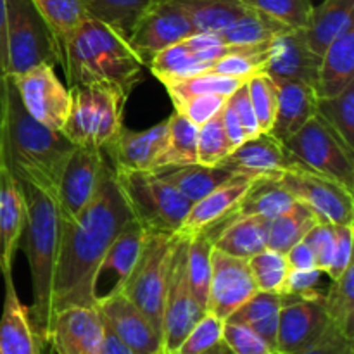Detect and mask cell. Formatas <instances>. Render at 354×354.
Segmentation results:
<instances>
[{"instance_id":"cell-54","label":"cell","mask_w":354,"mask_h":354,"mask_svg":"<svg viewBox=\"0 0 354 354\" xmlns=\"http://www.w3.org/2000/svg\"><path fill=\"white\" fill-rule=\"evenodd\" d=\"M227 102L230 104L232 109H234L235 114H237L239 121H241L242 128H244V131H245V137L252 138V137H256V135L261 133V130H259V127H258V120H256V114H254V111H252L251 99H249L248 86H245V83H242V85L239 86V88L235 90L230 97H228Z\"/></svg>"},{"instance_id":"cell-4","label":"cell","mask_w":354,"mask_h":354,"mask_svg":"<svg viewBox=\"0 0 354 354\" xmlns=\"http://www.w3.org/2000/svg\"><path fill=\"white\" fill-rule=\"evenodd\" d=\"M26 199V225L23 232V251L26 254L31 275L33 303L28 306L31 325L41 346L48 348V324H50V299L57 263L61 213L55 199L31 185H24Z\"/></svg>"},{"instance_id":"cell-20","label":"cell","mask_w":354,"mask_h":354,"mask_svg":"<svg viewBox=\"0 0 354 354\" xmlns=\"http://www.w3.org/2000/svg\"><path fill=\"white\" fill-rule=\"evenodd\" d=\"M2 147V145H0ZM26 225L23 183L14 176L0 151V275H12V263Z\"/></svg>"},{"instance_id":"cell-59","label":"cell","mask_w":354,"mask_h":354,"mask_svg":"<svg viewBox=\"0 0 354 354\" xmlns=\"http://www.w3.org/2000/svg\"><path fill=\"white\" fill-rule=\"evenodd\" d=\"M97 354H133V351L104 325V339Z\"/></svg>"},{"instance_id":"cell-11","label":"cell","mask_w":354,"mask_h":354,"mask_svg":"<svg viewBox=\"0 0 354 354\" xmlns=\"http://www.w3.org/2000/svg\"><path fill=\"white\" fill-rule=\"evenodd\" d=\"M279 180L290 196L304 204L322 223L354 225L353 192L335 180L308 168L290 169Z\"/></svg>"},{"instance_id":"cell-46","label":"cell","mask_w":354,"mask_h":354,"mask_svg":"<svg viewBox=\"0 0 354 354\" xmlns=\"http://www.w3.org/2000/svg\"><path fill=\"white\" fill-rule=\"evenodd\" d=\"M239 2L248 9L273 17L290 30L306 26L313 10V0H239Z\"/></svg>"},{"instance_id":"cell-41","label":"cell","mask_w":354,"mask_h":354,"mask_svg":"<svg viewBox=\"0 0 354 354\" xmlns=\"http://www.w3.org/2000/svg\"><path fill=\"white\" fill-rule=\"evenodd\" d=\"M211 254L213 237L207 232H199L187 237V270L189 282L197 303L206 310L207 290L211 280Z\"/></svg>"},{"instance_id":"cell-30","label":"cell","mask_w":354,"mask_h":354,"mask_svg":"<svg viewBox=\"0 0 354 354\" xmlns=\"http://www.w3.org/2000/svg\"><path fill=\"white\" fill-rule=\"evenodd\" d=\"M296 203L289 190L279 178H256L249 185L248 192L239 201L228 220L244 216H259L265 220L279 216ZM227 220V221H228Z\"/></svg>"},{"instance_id":"cell-31","label":"cell","mask_w":354,"mask_h":354,"mask_svg":"<svg viewBox=\"0 0 354 354\" xmlns=\"http://www.w3.org/2000/svg\"><path fill=\"white\" fill-rule=\"evenodd\" d=\"M280 308H282V294L258 290L227 320L245 325L254 330L270 348L275 349Z\"/></svg>"},{"instance_id":"cell-16","label":"cell","mask_w":354,"mask_h":354,"mask_svg":"<svg viewBox=\"0 0 354 354\" xmlns=\"http://www.w3.org/2000/svg\"><path fill=\"white\" fill-rule=\"evenodd\" d=\"M218 166L234 176L245 178H280L283 173L304 168L289 149L270 133H259L239 144Z\"/></svg>"},{"instance_id":"cell-57","label":"cell","mask_w":354,"mask_h":354,"mask_svg":"<svg viewBox=\"0 0 354 354\" xmlns=\"http://www.w3.org/2000/svg\"><path fill=\"white\" fill-rule=\"evenodd\" d=\"M220 114H221V123H223L225 131H227L228 138H230V142L234 144V147H237L239 144L248 140L244 128H242L241 121H239L237 114H235V111L232 109L230 104L225 102L223 109H221Z\"/></svg>"},{"instance_id":"cell-34","label":"cell","mask_w":354,"mask_h":354,"mask_svg":"<svg viewBox=\"0 0 354 354\" xmlns=\"http://www.w3.org/2000/svg\"><path fill=\"white\" fill-rule=\"evenodd\" d=\"M317 223V216L296 201L282 214L266 220V248L286 254L294 244L303 241Z\"/></svg>"},{"instance_id":"cell-5","label":"cell","mask_w":354,"mask_h":354,"mask_svg":"<svg viewBox=\"0 0 354 354\" xmlns=\"http://www.w3.org/2000/svg\"><path fill=\"white\" fill-rule=\"evenodd\" d=\"M71 111L62 135L76 147L102 151L123 127L128 97L107 83L71 86Z\"/></svg>"},{"instance_id":"cell-53","label":"cell","mask_w":354,"mask_h":354,"mask_svg":"<svg viewBox=\"0 0 354 354\" xmlns=\"http://www.w3.org/2000/svg\"><path fill=\"white\" fill-rule=\"evenodd\" d=\"M299 354H354V339L342 334L335 325L328 324L320 339Z\"/></svg>"},{"instance_id":"cell-3","label":"cell","mask_w":354,"mask_h":354,"mask_svg":"<svg viewBox=\"0 0 354 354\" xmlns=\"http://www.w3.org/2000/svg\"><path fill=\"white\" fill-rule=\"evenodd\" d=\"M68 88L90 83H107L130 95L145 62L128 38L107 24L86 17L61 44V62Z\"/></svg>"},{"instance_id":"cell-50","label":"cell","mask_w":354,"mask_h":354,"mask_svg":"<svg viewBox=\"0 0 354 354\" xmlns=\"http://www.w3.org/2000/svg\"><path fill=\"white\" fill-rule=\"evenodd\" d=\"M228 97L220 95V93H204V95L190 97L183 100L182 104L175 106L176 113L183 114L189 121H192L197 128L209 121L211 118L216 116L223 109Z\"/></svg>"},{"instance_id":"cell-52","label":"cell","mask_w":354,"mask_h":354,"mask_svg":"<svg viewBox=\"0 0 354 354\" xmlns=\"http://www.w3.org/2000/svg\"><path fill=\"white\" fill-rule=\"evenodd\" d=\"M334 252H332V261L327 270L330 280L339 279L353 265L354 227L353 225H334Z\"/></svg>"},{"instance_id":"cell-40","label":"cell","mask_w":354,"mask_h":354,"mask_svg":"<svg viewBox=\"0 0 354 354\" xmlns=\"http://www.w3.org/2000/svg\"><path fill=\"white\" fill-rule=\"evenodd\" d=\"M324 304L328 322L354 339V265L332 280L328 290L324 292Z\"/></svg>"},{"instance_id":"cell-18","label":"cell","mask_w":354,"mask_h":354,"mask_svg":"<svg viewBox=\"0 0 354 354\" xmlns=\"http://www.w3.org/2000/svg\"><path fill=\"white\" fill-rule=\"evenodd\" d=\"M95 308L104 325L133 354H165L162 335L124 294H113L99 301Z\"/></svg>"},{"instance_id":"cell-56","label":"cell","mask_w":354,"mask_h":354,"mask_svg":"<svg viewBox=\"0 0 354 354\" xmlns=\"http://www.w3.org/2000/svg\"><path fill=\"white\" fill-rule=\"evenodd\" d=\"M287 265L290 270H310L317 268L315 265V256L311 252V249L308 248V244L304 241L294 244L289 251L286 252Z\"/></svg>"},{"instance_id":"cell-64","label":"cell","mask_w":354,"mask_h":354,"mask_svg":"<svg viewBox=\"0 0 354 354\" xmlns=\"http://www.w3.org/2000/svg\"><path fill=\"white\" fill-rule=\"evenodd\" d=\"M0 354H2V353H0Z\"/></svg>"},{"instance_id":"cell-37","label":"cell","mask_w":354,"mask_h":354,"mask_svg":"<svg viewBox=\"0 0 354 354\" xmlns=\"http://www.w3.org/2000/svg\"><path fill=\"white\" fill-rule=\"evenodd\" d=\"M290 30L286 24L258 10L248 9L237 21L218 33L221 41L227 45H254L273 40L277 35Z\"/></svg>"},{"instance_id":"cell-51","label":"cell","mask_w":354,"mask_h":354,"mask_svg":"<svg viewBox=\"0 0 354 354\" xmlns=\"http://www.w3.org/2000/svg\"><path fill=\"white\" fill-rule=\"evenodd\" d=\"M303 241L306 242L308 248H310L311 252H313L317 268L322 270L324 273H327L328 266H330V261H332V252H334V241H335L334 225L318 221V223L308 232L306 237H304Z\"/></svg>"},{"instance_id":"cell-47","label":"cell","mask_w":354,"mask_h":354,"mask_svg":"<svg viewBox=\"0 0 354 354\" xmlns=\"http://www.w3.org/2000/svg\"><path fill=\"white\" fill-rule=\"evenodd\" d=\"M245 86H248L249 99H251V106L256 114V120H258L259 130H261V133H270L277 109L275 83L268 75L258 73L245 82Z\"/></svg>"},{"instance_id":"cell-32","label":"cell","mask_w":354,"mask_h":354,"mask_svg":"<svg viewBox=\"0 0 354 354\" xmlns=\"http://www.w3.org/2000/svg\"><path fill=\"white\" fill-rule=\"evenodd\" d=\"M158 175L166 180L169 185L175 187L190 204L197 203L204 196L213 192L214 189L223 185L225 182L234 178V175L221 166H204L199 162L165 169V171H159Z\"/></svg>"},{"instance_id":"cell-29","label":"cell","mask_w":354,"mask_h":354,"mask_svg":"<svg viewBox=\"0 0 354 354\" xmlns=\"http://www.w3.org/2000/svg\"><path fill=\"white\" fill-rule=\"evenodd\" d=\"M353 16L354 0H324L320 6H313L308 24L303 28L311 50L324 55L334 38L354 23Z\"/></svg>"},{"instance_id":"cell-17","label":"cell","mask_w":354,"mask_h":354,"mask_svg":"<svg viewBox=\"0 0 354 354\" xmlns=\"http://www.w3.org/2000/svg\"><path fill=\"white\" fill-rule=\"evenodd\" d=\"M106 165L102 151L86 147L73 149L57 190V207L62 220L76 218L88 206L99 189Z\"/></svg>"},{"instance_id":"cell-36","label":"cell","mask_w":354,"mask_h":354,"mask_svg":"<svg viewBox=\"0 0 354 354\" xmlns=\"http://www.w3.org/2000/svg\"><path fill=\"white\" fill-rule=\"evenodd\" d=\"M154 0H82L86 16L107 24L124 38Z\"/></svg>"},{"instance_id":"cell-8","label":"cell","mask_w":354,"mask_h":354,"mask_svg":"<svg viewBox=\"0 0 354 354\" xmlns=\"http://www.w3.org/2000/svg\"><path fill=\"white\" fill-rule=\"evenodd\" d=\"M57 38L31 0H7V68L17 76L40 64L57 66Z\"/></svg>"},{"instance_id":"cell-45","label":"cell","mask_w":354,"mask_h":354,"mask_svg":"<svg viewBox=\"0 0 354 354\" xmlns=\"http://www.w3.org/2000/svg\"><path fill=\"white\" fill-rule=\"evenodd\" d=\"M220 113L197 128V162L199 165L218 166L235 149L225 131Z\"/></svg>"},{"instance_id":"cell-9","label":"cell","mask_w":354,"mask_h":354,"mask_svg":"<svg viewBox=\"0 0 354 354\" xmlns=\"http://www.w3.org/2000/svg\"><path fill=\"white\" fill-rule=\"evenodd\" d=\"M283 145L304 168L354 190V151L318 116L311 118Z\"/></svg>"},{"instance_id":"cell-28","label":"cell","mask_w":354,"mask_h":354,"mask_svg":"<svg viewBox=\"0 0 354 354\" xmlns=\"http://www.w3.org/2000/svg\"><path fill=\"white\" fill-rule=\"evenodd\" d=\"M209 235L214 249L235 258L249 259L266 249V220L259 216L234 218Z\"/></svg>"},{"instance_id":"cell-15","label":"cell","mask_w":354,"mask_h":354,"mask_svg":"<svg viewBox=\"0 0 354 354\" xmlns=\"http://www.w3.org/2000/svg\"><path fill=\"white\" fill-rule=\"evenodd\" d=\"M256 292L258 287L251 275L248 259L225 254L213 248L206 311L227 320Z\"/></svg>"},{"instance_id":"cell-2","label":"cell","mask_w":354,"mask_h":354,"mask_svg":"<svg viewBox=\"0 0 354 354\" xmlns=\"http://www.w3.org/2000/svg\"><path fill=\"white\" fill-rule=\"evenodd\" d=\"M76 145L28 114L10 76L3 90L2 151L10 171L24 185H31L57 203L64 166Z\"/></svg>"},{"instance_id":"cell-44","label":"cell","mask_w":354,"mask_h":354,"mask_svg":"<svg viewBox=\"0 0 354 354\" xmlns=\"http://www.w3.org/2000/svg\"><path fill=\"white\" fill-rule=\"evenodd\" d=\"M249 270L254 279L258 290L263 292L282 294L286 287L287 275H289V265H287L286 254L273 249H263L258 254L248 259Z\"/></svg>"},{"instance_id":"cell-25","label":"cell","mask_w":354,"mask_h":354,"mask_svg":"<svg viewBox=\"0 0 354 354\" xmlns=\"http://www.w3.org/2000/svg\"><path fill=\"white\" fill-rule=\"evenodd\" d=\"M6 294L0 317V353L2 354H47L31 325L28 306L19 301L12 275L3 277Z\"/></svg>"},{"instance_id":"cell-39","label":"cell","mask_w":354,"mask_h":354,"mask_svg":"<svg viewBox=\"0 0 354 354\" xmlns=\"http://www.w3.org/2000/svg\"><path fill=\"white\" fill-rule=\"evenodd\" d=\"M315 116L354 151V83L337 95L317 97Z\"/></svg>"},{"instance_id":"cell-7","label":"cell","mask_w":354,"mask_h":354,"mask_svg":"<svg viewBox=\"0 0 354 354\" xmlns=\"http://www.w3.org/2000/svg\"><path fill=\"white\" fill-rule=\"evenodd\" d=\"M175 242L176 234L145 232L137 263L121 289V294L149 318L161 335L166 283Z\"/></svg>"},{"instance_id":"cell-24","label":"cell","mask_w":354,"mask_h":354,"mask_svg":"<svg viewBox=\"0 0 354 354\" xmlns=\"http://www.w3.org/2000/svg\"><path fill=\"white\" fill-rule=\"evenodd\" d=\"M251 182L252 180L245 176H234L201 201L194 203L176 235L189 237L199 232H207V234L216 232L234 213L239 201L248 192Z\"/></svg>"},{"instance_id":"cell-14","label":"cell","mask_w":354,"mask_h":354,"mask_svg":"<svg viewBox=\"0 0 354 354\" xmlns=\"http://www.w3.org/2000/svg\"><path fill=\"white\" fill-rule=\"evenodd\" d=\"M194 31L189 16L175 0H154L137 21L128 41L147 62L166 47L185 40Z\"/></svg>"},{"instance_id":"cell-1","label":"cell","mask_w":354,"mask_h":354,"mask_svg":"<svg viewBox=\"0 0 354 354\" xmlns=\"http://www.w3.org/2000/svg\"><path fill=\"white\" fill-rule=\"evenodd\" d=\"M133 221L114 169L106 165L99 189L88 206L71 220L61 218L50 318L64 308H95L93 277L97 266L114 239Z\"/></svg>"},{"instance_id":"cell-23","label":"cell","mask_w":354,"mask_h":354,"mask_svg":"<svg viewBox=\"0 0 354 354\" xmlns=\"http://www.w3.org/2000/svg\"><path fill=\"white\" fill-rule=\"evenodd\" d=\"M168 140V120L147 130L121 127L113 140L102 149L111 158L114 171H151L152 165Z\"/></svg>"},{"instance_id":"cell-43","label":"cell","mask_w":354,"mask_h":354,"mask_svg":"<svg viewBox=\"0 0 354 354\" xmlns=\"http://www.w3.org/2000/svg\"><path fill=\"white\" fill-rule=\"evenodd\" d=\"M33 6L37 7L38 12L48 24L54 37L57 38L59 47L62 40L82 23L86 19L85 7L82 0H31Z\"/></svg>"},{"instance_id":"cell-12","label":"cell","mask_w":354,"mask_h":354,"mask_svg":"<svg viewBox=\"0 0 354 354\" xmlns=\"http://www.w3.org/2000/svg\"><path fill=\"white\" fill-rule=\"evenodd\" d=\"M328 324L324 292L315 289L304 294H282L275 351L303 353L320 339Z\"/></svg>"},{"instance_id":"cell-35","label":"cell","mask_w":354,"mask_h":354,"mask_svg":"<svg viewBox=\"0 0 354 354\" xmlns=\"http://www.w3.org/2000/svg\"><path fill=\"white\" fill-rule=\"evenodd\" d=\"M189 16L196 33H220L237 21L248 7L239 0H175Z\"/></svg>"},{"instance_id":"cell-33","label":"cell","mask_w":354,"mask_h":354,"mask_svg":"<svg viewBox=\"0 0 354 354\" xmlns=\"http://www.w3.org/2000/svg\"><path fill=\"white\" fill-rule=\"evenodd\" d=\"M197 162V127L183 114L173 113L168 118V140L152 165L151 171L159 173L178 166Z\"/></svg>"},{"instance_id":"cell-13","label":"cell","mask_w":354,"mask_h":354,"mask_svg":"<svg viewBox=\"0 0 354 354\" xmlns=\"http://www.w3.org/2000/svg\"><path fill=\"white\" fill-rule=\"evenodd\" d=\"M10 80L28 114L50 130L61 131L71 111V90L55 75V66L40 64Z\"/></svg>"},{"instance_id":"cell-19","label":"cell","mask_w":354,"mask_h":354,"mask_svg":"<svg viewBox=\"0 0 354 354\" xmlns=\"http://www.w3.org/2000/svg\"><path fill=\"white\" fill-rule=\"evenodd\" d=\"M102 339L104 322L92 306L64 308L48 324V348L55 354H97Z\"/></svg>"},{"instance_id":"cell-55","label":"cell","mask_w":354,"mask_h":354,"mask_svg":"<svg viewBox=\"0 0 354 354\" xmlns=\"http://www.w3.org/2000/svg\"><path fill=\"white\" fill-rule=\"evenodd\" d=\"M322 275H324V272L318 268L289 270L282 294H304L318 289Z\"/></svg>"},{"instance_id":"cell-10","label":"cell","mask_w":354,"mask_h":354,"mask_svg":"<svg viewBox=\"0 0 354 354\" xmlns=\"http://www.w3.org/2000/svg\"><path fill=\"white\" fill-rule=\"evenodd\" d=\"M206 310L197 303L189 282L187 270V237L176 235L169 261L168 283L162 311V351L173 354L189 335L194 325L204 317Z\"/></svg>"},{"instance_id":"cell-60","label":"cell","mask_w":354,"mask_h":354,"mask_svg":"<svg viewBox=\"0 0 354 354\" xmlns=\"http://www.w3.org/2000/svg\"><path fill=\"white\" fill-rule=\"evenodd\" d=\"M3 90H6V80L0 82V145H2V124H3Z\"/></svg>"},{"instance_id":"cell-21","label":"cell","mask_w":354,"mask_h":354,"mask_svg":"<svg viewBox=\"0 0 354 354\" xmlns=\"http://www.w3.org/2000/svg\"><path fill=\"white\" fill-rule=\"evenodd\" d=\"M322 55L308 45L303 28L287 30L272 40V50L263 73L273 80L303 82L315 86Z\"/></svg>"},{"instance_id":"cell-61","label":"cell","mask_w":354,"mask_h":354,"mask_svg":"<svg viewBox=\"0 0 354 354\" xmlns=\"http://www.w3.org/2000/svg\"><path fill=\"white\" fill-rule=\"evenodd\" d=\"M204 354H234V353H232L230 349H228L227 346L223 344V341H221L220 344L214 346V348L211 349V351H207V353H204Z\"/></svg>"},{"instance_id":"cell-58","label":"cell","mask_w":354,"mask_h":354,"mask_svg":"<svg viewBox=\"0 0 354 354\" xmlns=\"http://www.w3.org/2000/svg\"><path fill=\"white\" fill-rule=\"evenodd\" d=\"M7 76V0H0V82Z\"/></svg>"},{"instance_id":"cell-63","label":"cell","mask_w":354,"mask_h":354,"mask_svg":"<svg viewBox=\"0 0 354 354\" xmlns=\"http://www.w3.org/2000/svg\"><path fill=\"white\" fill-rule=\"evenodd\" d=\"M47 354H52V349H50V351H48V353H47Z\"/></svg>"},{"instance_id":"cell-62","label":"cell","mask_w":354,"mask_h":354,"mask_svg":"<svg viewBox=\"0 0 354 354\" xmlns=\"http://www.w3.org/2000/svg\"><path fill=\"white\" fill-rule=\"evenodd\" d=\"M272 354H282V353H279V351H273Z\"/></svg>"},{"instance_id":"cell-42","label":"cell","mask_w":354,"mask_h":354,"mask_svg":"<svg viewBox=\"0 0 354 354\" xmlns=\"http://www.w3.org/2000/svg\"><path fill=\"white\" fill-rule=\"evenodd\" d=\"M270 50H272V40L254 45H241L235 52L213 62L207 71L248 82L251 76L263 73V68L270 57Z\"/></svg>"},{"instance_id":"cell-6","label":"cell","mask_w":354,"mask_h":354,"mask_svg":"<svg viewBox=\"0 0 354 354\" xmlns=\"http://www.w3.org/2000/svg\"><path fill=\"white\" fill-rule=\"evenodd\" d=\"M118 187L145 232L176 234L192 204L154 171H114Z\"/></svg>"},{"instance_id":"cell-48","label":"cell","mask_w":354,"mask_h":354,"mask_svg":"<svg viewBox=\"0 0 354 354\" xmlns=\"http://www.w3.org/2000/svg\"><path fill=\"white\" fill-rule=\"evenodd\" d=\"M225 320L206 311L173 354H204L223 341Z\"/></svg>"},{"instance_id":"cell-27","label":"cell","mask_w":354,"mask_h":354,"mask_svg":"<svg viewBox=\"0 0 354 354\" xmlns=\"http://www.w3.org/2000/svg\"><path fill=\"white\" fill-rule=\"evenodd\" d=\"M354 83V23L346 26L325 48L318 68L315 93L332 97Z\"/></svg>"},{"instance_id":"cell-26","label":"cell","mask_w":354,"mask_h":354,"mask_svg":"<svg viewBox=\"0 0 354 354\" xmlns=\"http://www.w3.org/2000/svg\"><path fill=\"white\" fill-rule=\"evenodd\" d=\"M273 83L277 92V109L270 135L283 144L315 116L317 93L313 86L303 82L273 80Z\"/></svg>"},{"instance_id":"cell-38","label":"cell","mask_w":354,"mask_h":354,"mask_svg":"<svg viewBox=\"0 0 354 354\" xmlns=\"http://www.w3.org/2000/svg\"><path fill=\"white\" fill-rule=\"evenodd\" d=\"M242 83L245 82L232 78V76L218 75L213 71H203L192 76H185V78L169 80L162 85H165L173 106H178L190 97L204 95V93H220V95L230 97Z\"/></svg>"},{"instance_id":"cell-22","label":"cell","mask_w":354,"mask_h":354,"mask_svg":"<svg viewBox=\"0 0 354 354\" xmlns=\"http://www.w3.org/2000/svg\"><path fill=\"white\" fill-rule=\"evenodd\" d=\"M144 237V227L133 221L114 239L113 244L104 254L102 261L97 266L95 277H93L95 306L99 301L121 292L124 282H127L135 263H137L138 254H140Z\"/></svg>"},{"instance_id":"cell-49","label":"cell","mask_w":354,"mask_h":354,"mask_svg":"<svg viewBox=\"0 0 354 354\" xmlns=\"http://www.w3.org/2000/svg\"><path fill=\"white\" fill-rule=\"evenodd\" d=\"M223 344L234 354H272L275 351L254 330L230 320H225Z\"/></svg>"}]
</instances>
